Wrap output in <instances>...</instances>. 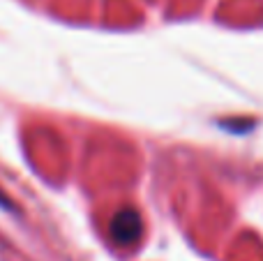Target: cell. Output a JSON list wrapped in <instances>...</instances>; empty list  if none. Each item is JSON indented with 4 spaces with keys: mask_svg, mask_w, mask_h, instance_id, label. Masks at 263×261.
I'll return each mask as SVG.
<instances>
[{
    "mask_svg": "<svg viewBox=\"0 0 263 261\" xmlns=\"http://www.w3.org/2000/svg\"><path fill=\"white\" fill-rule=\"evenodd\" d=\"M143 234V220L139 211L134 208H123L111 220V236L118 245H134Z\"/></svg>",
    "mask_w": 263,
    "mask_h": 261,
    "instance_id": "1",
    "label": "cell"
}]
</instances>
